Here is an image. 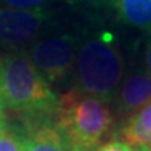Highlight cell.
Listing matches in <instances>:
<instances>
[{"mask_svg":"<svg viewBox=\"0 0 151 151\" xmlns=\"http://www.w3.org/2000/svg\"><path fill=\"white\" fill-rule=\"evenodd\" d=\"M94 151H134V150H133V147L130 146L129 143H126L124 140L113 139V140H109L106 143L101 144Z\"/></svg>","mask_w":151,"mask_h":151,"instance_id":"obj_12","label":"cell"},{"mask_svg":"<svg viewBox=\"0 0 151 151\" xmlns=\"http://www.w3.org/2000/svg\"><path fill=\"white\" fill-rule=\"evenodd\" d=\"M119 18L137 29H151V0H112Z\"/></svg>","mask_w":151,"mask_h":151,"instance_id":"obj_8","label":"cell"},{"mask_svg":"<svg viewBox=\"0 0 151 151\" xmlns=\"http://www.w3.org/2000/svg\"><path fill=\"white\" fill-rule=\"evenodd\" d=\"M49 22L45 9L18 10L0 7V45L20 48L35 42Z\"/></svg>","mask_w":151,"mask_h":151,"instance_id":"obj_5","label":"cell"},{"mask_svg":"<svg viewBox=\"0 0 151 151\" xmlns=\"http://www.w3.org/2000/svg\"><path fill=\"white\" fill-rule=\"evenodd\" d=\"M78 38L73 34H56L37 39L27 52L41 76L48 84H56L71 71L76 63Z\"/></svg>","mask_w":151,"mask_h":151,"instance_id":"obj_4","label":"cell"},{"mask_svg":"<svg viewBox=\"0 0 151 151\" xmlns=\"http://www.w3.org/2000/svg\"><path fill=\"white\" fill-rule=\"evenodd\" d=\"M144 60H146V71L150 74V77H151V38L148 39V42H147Z\"/></svg>","mask_w":151,"mask_h":151,"instance_id":"obj_13","label":"cell"},{"mask_svg":"<svg viewBox=\"0 0 151 151\" xmlns=\"http://www.w3.org/2000/svg\"><path fill=\"white\" fill-rule=\"evenodd\" d=\"M20 136L22 151H81L48 119H34L27 132Z\"/></svg>","mask_w":151,"mask_h":151,"instance_id":"obj_6","label":"cell"},{"mask_svg":"<svg viewBox=\"0 0 151 151\" xmlns=\"http://www.w3.org/2000/svg\"><path fill=\"white\" fill-rule=\"evenodd\" d=\"M136 151H151V146H147V147H137Z\"/></svg>","mask_w":151,"mask_h":151,"instance_id":"obj_16","label":"cell"},{"mask_svg":"<svg viewBox=\"0 0 151 151\" xmlns=\"http://www.w3.org/2000/svg\"><path fill=\"white\" fill-rule=\"evenodd\" d=\"M6 126V122H4V116H3V112H0V129Z\"/></svg>","mask_w":151,"mask_h":151,"instance_id":"obj_15","label":"cell"},{"mask_svg":"<svg viewBox=\"0 0 151 151\" xmlns=\"http://www.w3.org/2000/svg\"><path fill=\"white\" fill-rule=\"evenodd\" d=\"M48 1L49 0H0V7L34 10V9H43V4Z\"/></svg>","mask_w":151,"mask_h":151,"instance_id":"obj_11","label":"cell"},{"mask_svg":"<svg viewBox=\"0 0 151 151\" xmlns=\"http://www.w3.org/2000/svg\"><path fill=\"white\" fill-rule=\"evenodd\" d=\"M118 112L132 116L151 102V77L146 70H134L124 77L115 94Z\"/></svg>","mask_w":151,"mask_h":151,"instance_id":"obj_7","label":"cell"},{"mask_svg":"<svg viewBox=\"0 0 151 151\" xmlns=\"http://www.w3.org/2000/svg\"><path fill=\"white\" fill-rule=\"evenodd\" d=\"M86 1H99V0H86Z\"/></svg>","mask_w":151,"mask_h":151,"instance_id":"obj_17","label":"cell"},{"mask_svg":"<svg viewBox=\"0 0 151 151\" xmlns=\"http://www.w3.org/2000/svg\"><path fill=\"white\" fill-rule=\"evenodd\" d=\"M55 124L81 151H94L113 127L109 101L73 88L59 98Z\"/></svg>","mask_w":151,"mask_h":151,"instance_id":"obj_3","label":"cell"},{"mask_svg":"<svg viewBox=\"0 0 151 151\" xmlns=\"http://www.w3.org/2000/svg\"><path fill=\"white\" fill-rule=\"evenodd\" d=\"M0 151H22L21 136L3 126L0 129Z\"/></svg>","mask_w":151,"mask_h":151,"instance_id":"obj_10","label":"cell"},{"mask_svg":"<svg viewBox=\"0 0 151 151\" xmlns=\"http://www.w3.org/2000/svg\"><path fill=\"white\" fill-rule=\"evenodd\" d=\"M6 109L4 98H3V86H1V59H0V112Z\"/></svg>","mask_w":151,"mask_h":151,"instance_id":"obj_14","label":"cell"},{"mask_svg":"<svg viewBox=\"0 0 151 151\" xmlns=\"http://www.w3.org/2000/svg\"><path fill=\"white\" fill-rule=\"evenodd\" d=\"M1 86L6 108L27 118L48 119L58 109L59 98L27 52H13L1 59Z\"/></svg>","mask_w":151,"mask_h":151,"instance_id":"obj_2","label":"cell"},{"mask_svg":"<svg viewBox=\"0 0 151 151\" xmlns=\"http://www.w3.org/2000/svg\"><path fill=\"white\" fill-rule=\"evenodd\" d=\"M122 134L124 141L132 147L151 146V102L129 116L122 129Z\"/></svg>","mask_w":151,"mask_h":151,"instance_id":"obj_9","label":"cell"},{"mask_svg":"<svg viewBox=\"0 0 151 151\" xmlns=\"http://www.w3.org/2000/svg\"><path fill=\"white\" fill-rule=\"evenodd\" d=\"M123 74V55L111 32L101 31L80 43L74 63L76 90L111 102Z\"/></svg>","mask_w":151,"mask_h":151,"instance_id":"obj_1","label":"cell"}]
</instances>
